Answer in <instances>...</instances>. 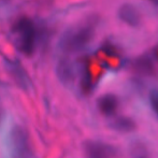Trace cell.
<instances>
[{
  "label": "cell",
  "mask_w": 158,
  "mask_h": 158,
  "mask_svg": "<svg viewBox=\"0 0 158 158\" xmlns=\"http://www.w3.org/2000/svg\"><path fill=\"white\" fill-rule=\"evenodd\" d=\"M137 68L139 69V71L145 73H151L153 71V64L150 60H143L140 59L139 63L137 64Z\"/></svg>",
  "instance_id": "cell-10"
},
{
  "label": "cell",
  "mask_w": 158,
  "mask_h": 158,
  "mask_svg": "<svg viewBox=\"0 0 158 158\" xmlns=\"http://www.w3.org/2000/svg\"><path fill=\"white\" fill-rule=\"evenodd\" d=\"M15 46L21 53L31 55L37 44V28L29 17H19L13 25Z\"/></svg>",
  "instance_id": "cell-2"
},
{
  "label": "cell",
  "mask_w": 158,
  "mask_h": 158,
  "mask_svg": "<svg viewBox=\"0 0 158 158\" xmlns=\"http://www.w3.org/2000/svg\"><path fill=\"white\" fill-rule=\"evenodd\" d=\"M2 116H3V111H2V108L0 106V122L2 119Z\"/></svg>",
  "instance_id": "cell-11"
},
{
  "label": "cell",
  "mask_w": 158,
  "mask_h": 158,
  "mask_svg": "<svg viewBox=\"0 0 158 158\" xmlns=\"http://www.w3.org/2000/svg\"><path fill=\"white\" fill-rule=\"evenodd\" d=\"M11 150L13 158H29V138L22 126H15L11 131Z\"/></svg>",
  "instance_id": "cell-3"
},
{
  "label": "cell",
  "mask_w": 158,
  "mask_h": 158,
  "mask_svg": "<svg viewBox=\"0 0 158 158\" xmlns=\"http://www.w3.org/2000/svg\"><path fill=\"white\" fill-rule=\"evenodd\" d=\"M112 127L117 131L121 132H130L135 128V122L131 118L128 117H119V118L115 119L112 124Z\"/></svg>",
  "instance_id": "cell-8"
},
{
  "label": "cell",
  "mask_w": 158,
  "mask_h": 158,
  "mask_svg": "<svg viewBox=\"0 0 158 158\" xmlns=\"http://www.w3.org/2000/svg\"><path fill=\"white\" fill-rule=\"evenodd\" d=\"M95 28L90 23H79L67 28L60 35L58 46L63 52L68 54L83 51L93 41Z\"/></svg>",
  "instance_id": "cell-1"
},
{
  "label": "cell",
  "mask_w": 158,
  "mask_h": 158,
  "mask_svg": "<svg viewBox=\"0 0 158 158\" xmlns=\"http://www.w3.org/2000/svg\"><path fill=\"white\" fill-rule=\"evenodd\" d=\"M98 109L103 115L110 116L113 115L116 112L117 108H118V100H117L116 96L106 94L103 95L98 99Z\"/></svg>",
  "instance_id": "cell-6"
},
{
  "label": "cell",
  "mask_w": 158,
  "mask_h": 158,
  "mask_svg": "<svg viewBox=\"0 0 158 158\" xmlns=\"http://www.w3.org/2000/svg\"><path fill=\"white\" fill-rule=\"evenodd\" d=\"M86 158H114L116 148L101 141H87L84 145Z\"/></svg>",
  "instance_id": "cell-4"
},
{
  "label": "cell",
  "mask_w": 158,
  "mask_h": 158,
  "mask_svg": "<svg viewBox=\"0 0 158 158\" xmlns=\"http://www.w3.org/2000/svg\"><path fill=\"white\" fill-rule=\"evenodd\" d=\"M119 19L126 25L131 27H137L140 24V13L135 6L130 3H125L119 6L118 12H117Z\"/></svg>",
  "instance_id": "cell-5"
},
{
  "label": "cell",
  "mask_w": 158,
  "mask_h": 158,
  "mask_svg": "<svg viewBox=\"0 0 158 158\" xmlns=\"http://www.w3.org/2000/svg\"><path fill=\"white\" fill-rule=\"evenodd\" d=\"M57 74L64 83H71L74 77V70H73L72 64L67 59L60 60L57 64Z\"/></svg>",
  "instance_id": "cell-7"
},
{
  "label": "cell",
  "mask_w": 158,
  "mask_h": 158,
  "mask_svg": "<svg viewBox=\"0 0 158 158\" xmlns=\"http://www.w3.org/2000/svg\"><path fill=\"white\" fill-rule=\"evenodd\" d=\"M137 158H145V157H137Z\"/></svg>",
  "instance_id": "cell-12"
},
{
  "label": "cell",
  "mask_w": 158,
  "mask_h": 158,
  "mask_svg": "<svg viewBox=\"0 0 158 158\" xmlns=\"http://www.w3.org/2000/svg\"><path fill=\"white\" fill-rule=\"evenodd\" d=\"M150 102L153 111L158 117V89H153L150 94Z\"/></svg>",
  "instance_id": "cell-9"
}]
</instances>
